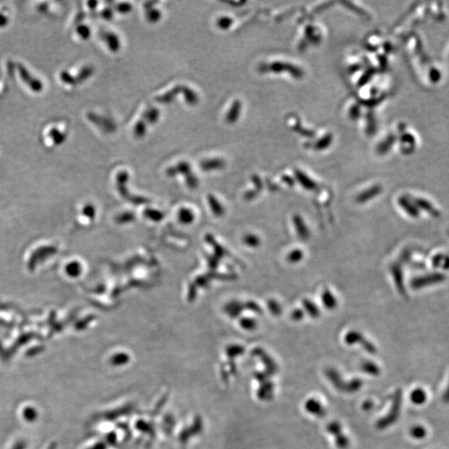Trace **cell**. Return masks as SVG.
<instances>
[{
	"mask_svg": "<svg viewBox=\"0 0 449 449\" xmlns=\"http://www.w3.org/2000/svg\"><path fill=\"white\" fill-rule=\"evenodd\" d=\"M267 305H268L269 310L274 316L280 315L282 313V307L276 300H270L267 303Z\"/></svg>",
	"mask_w": 449,
	"mask_h": 449,
	"instance_id": "cell-21",
	"label": "cell"
},
{
	"mask_svg": "<svg viewBox=\"0 0 449 449\" xmlns=\"http://www.w3.org/2000/svg\"><path fill=\"white\" fill-rule=\"evenodd\" d=\"M225 166V162L219 158H212L202 161L201 163V167L205 171H213V170H219L223 168Z\"/></svg>",
	"mask_w": 449,
	"mask_h": 449,
	"instance_id": "cell-14",
	"label": "cell"
},
{
	"mask_svg": "<svg viewBox=\"0 0 449 449\" xmlns=\"http://www.w3.org/2000/svg\"><path fill=\"white\" fill-rule=\"evenodd\" d=\"M242 327L247 330H254L257 328V322L251 318H243L241 321Z\"/></svg>",
	"mask_w": 449,
	"mask_h": 449,
	"instance_id": "cell-24",
	"label": "cell"
},
{
	"mask_svg": "<svg viewBox=\"0 0 449 449\" xmlns=\"http://www.w3.org/2000/svg\"><path fill=\"white\" fill-rule=\"evenodd\" d=\"M102 38L111 51L118 52L121 47V41L114 33L109 31L103 32L102 33Z\"/></svg>",
	"mask_w": 449,
	"mask_h": 449,
	"instance_id": "cell-11",
	"label": "cell"
},
{
	"mask_svg": "<svg viewBox=\"0 0 449 449\" xmlns=\"http://www.w3.org/2000/svg\"><path fill=\"white\" fill-rule=\"evenodd\" d=\"M303 257H304V252L300 249H295L287 255V260L292 264H296L301 261Z\"/></svg>",
	"mask_w": 449,
	"mask_h": 449,
	"instance_id": "cell-19",
	"label": "cell"
},
{
	"mask_svg": "<svg viewBox=\"0 0 449 449\" xmlns=\"http://www.w3.org/2000/svg\"><path fill=\"white\" fill-rule=\"evenodd\" d=\"M381 188L379 186H375V187L362 192L361 194H359L356 197V201L358 203L360 204L368 202V201H371V199L377 197L378 195L381 192Z\"/></svg>",
	"mask_w": 449,
	"mask_h": 449,
	"instance_id": "cell-13",
	"label": "cell"
},
{
	"mask_svg": "<svg viewBox=\"0 0 449 449\" xmlns=\"http://www.w3.org/2000/svg\"><path fill=\"white\" fill-rule=\"evenodd\" d=\"M160 112L156 108L150 107L145 111L141 119L137 122L134 127V135L137 138H142L146 134L149 125L155 124L160 118Z\"/></svg>",
	"mask_w": 449,
	"mask_h": 449,
	"instance_id": "cell-2",
	"label": "cell"
},
{
	"mask_svg": "<svg viewBox=\"0 0 449 449\" xmlns=\"http://www.w3.org/2000/svg\"><path fill=\"white\" fill-rule=\"evenodd\" d=\"M303 306L305 308L306 313L312 318H318L319 316L321 315V310L311 300L305 299L303 300Z\"/></svg>",
	"mask_w": 449,
	"mask_h": 449,
	"instance_id": "cell-16",
	"label": "cell"
},
{
	"mask_svg": "<svg viewBox=\"0 0 449 449\" xmlns=\"http://www.w3.org/2000/svg\"><path fill=\"white\" fill-rule=\"evenodd\" d=\"M254 355L258 357L261 360L262 363L264 364L266 371L270 376H274L277 374L279 371V366H278L276 362L274 360L273 358L269 355L268 353L266 352L263 349L257 348L254 350Z\"/></svg>",
	"mask_w": 449,
	"mask_h": 449,
	"instance_id": "cell-6",
	"label": "cell"
},
{
	"mask_svg": "<svg viewBox=\"0 0 449 449\" xmlns=\"http://www.w3.org/2000/svg\"><path fill=\"white\" fill-rule=\"evenodd\" d=\"M304 316H305V313H304L302 309H295V310L292 312V314H290V317H292V319L294 321H302Z\"/></svg>",
	"mask_w": 449,
	"mask_h": 449,
	"instance_id": "cell-26",
	"label": "cell"
},
{
	"mask_svg": "<svg viewBox=\"0 0 449 449\" xmlns=\"http://www.w3.org/2000/svg\"><path fill=\"white\" fill-rule=\"evenodd\" d=\"M230 23H231V21H230V19H229L228 18H226V17L221 18L219 20L217 21V25H218V27L221 28V29H223V30L227 29V28L230 26Z\"/></svg>",
	"mask_w": 449,
	"mask_h": 449,
	"instance_id": "cell-28",
	"label": "cell"
},
{
	"mask_svg": "<svg viewBox=\"0 0 449 449\" xmlns=\"http://www.w3.org/2000/svg\"><path fill=\"white\" fill-rule=\"evenodd\" d=\"M242 309H243L242 305L238 302L231 303L228 308L229 312H230V314L234 316V317L241 314V312L242 311Z\"/></svg>",
	"mask_w": 449,
	"mask_h": 449,
	"instance_id": "cell-25",
	"label": "cell"
},
{
	"mask_svg": "<svg viewBox=\"0 0 449 449\" xmlns=\"http://www.w3.org/2000/svg\"><path fill=\"white\" fill-rule=\"evenodd\" d=\"M325 377L330 382L335 389L344 393H355L361 389L363 382L361 379L355 378L350 380H344L340 373L336 368H328L325 371Z\"/></svg>",
	"mask_w": 449,
	"mask_h": 449,
	"instance_id": "cell-1",
	"label": "cell"
},
{
	"mask_svg": "<svg viewBox=\"0 0 449 449\" xmlns=\"http://www.w3.org/2000/svg\"><path fill=\"white\" fill-rule=\"evenodd\" d=\"M359 368L364 374L371 375V376H379L380 375V372H381V369H380L377 363H375L372 360H369V359L363 360L360 363Z\"/></svg>",
	"mask_w": 449,
	"mask_h": 449,
	"instance_id": "cell-12",
	"label": "cell"
},
{
	"mask_svg": "<svg viewBox=\"0 0 449 449\" xmlns=\"http://www.w3.org/2000/svg\"><path fill=\"white\" fill-rule=\"evenodd\" d=\"M176 172H183V174L187 176L190 186L195 187L197 185V177L194 176V174L192 173L189 163L181 162V163H179L177 165L174 166L167 170V173L172 175V176L176 174Z\"/></svg>",
	"mask_w": 449,
	"mask_h": 449,
	"instance_id": "cell-9",
	"label": "cell"
},
{
	"mask_svg": "<svg viewBox=\"0 0 449 449\" xmlns=\"http://www.w3.org/2000/svg\"><path fill=\"white\" fill-rule=\"evenodd\" d=\"M146 16H147V20L151 22V23H156L161 18V12L157 9H148V11L147 13H146Z\"/></svg>",
	"mask_w": 449,
	"mask_h": 449,
	"instance_id": "cell-23",
	"label": "cell"
},
{
	"mask_svg": "<svg viewBox=\"0 0 449 449\" xmlns=\"http://www.w3.org/2000/svg\"><path fill=\"white\" fill-rule=\"evenodd\" d=\"M255 377L260 383L258 398L262 401L270 402L273 400L275 394V385L270 379L271 376L267 372H258L255 374Z\"/></svg>",
	"mask_w": 449,
	"mask_h": 449,
	"instance_id": "cell-3",
	"label": "cell"
},
{
	"mask_svg": "<svg viewBox=\"0 0 449 449\" xmlns=\"http://www.w3.org/2000/svg\"><path fill=\"white\" fill-rule=\"evenodd\" d=\"M322 302H323L324 306L330 310L336 309L337 305H338V301H337L335 296H334V294L328 289H325L322 294Z\"/></svg>",
	"mask_w": 449,
	"mask_h": 449,
	"instance_id": "cell-15",
	"label": "cell"
},
{
	"mask_svg": "<svg viewBox=\"0 0 449 449\" xmlns=\"http://www.w3.org/2000/svg\"><path fill=\"white\" fill-rule=\"evenodd\" d=\"M243 241H244L245 244L247 245L250 247H252V248H256L260 245V238L257 235H252V234L246 235L243 238Z\"/></svg>",
	"mask_w": 449,
	"mask_h": 449,
	"instance_id": "cell-22",
	"label": "cell"
},
{
	"mask_svg": "<svg viewBox=\"0 0 449 449\" xmlns=\"http://www.w3.org/2000/svg\"><path fill=\"white\" fill-rule=\"evenodd\" d=\"M293 223L299 238L304 242L307 241L310 236V232L302 217H300V215H295L293 217Z\"/></svg>",
	"mask_w": 449,
	"mask_h": 449,
	"instance_id": "cell-10",
	"label": "cell"
},
{
	"mask_svg": "<svg viewBox=\"0 0 449 449\" xmlns=\"http://www.w3.org/2000/svg\"><path fill=\"white\" fill-rule=\"evenodd\" d=\"M304 407L308 413L315 416L317 418H323L327 414V410L324 404L316 398H310L306 400Z\"/></svg>",
	"mask_w": 449,
	"mask_h": 449,
	"instance_id": "cell-8",
	"label": "cell"
},
{
	"mask_svg": "<svg viewBox=\"0 0 449 449\" xmlns=\"http://www.w3.org/2000/svg\"><path fill=\"white\" fill-rule=\"evenodd\" d=\"M102 15H103L104 18H106V19H110V18L113 17V14H112V12H111L109 9L105 10V11L102 13Z\"/></svg>",
	"mask_w": 449,
	"mask_h": 449,
	"instance_id": "cell-31",
	"label": "cell"
},
{
	"mask_svg": "<svg viewBox=\"0 0 449 449\" xmlns=\"http://www.w3.org/2000/svg\"><path fill=\"white\" fill-rule=\"evenodd\" d=\"M240 110H241V103L239 102H235L233 104L231 109L228 112V114L226 116V121L232 123V122L236 121L238 116H239Z\"/></svg>",
	"mask_w": 449,
	"mask_h": 449,
	"instance_id": "cell-18",
	"label": "cell"
},
{
	"mask_svg": "<svg viewBox=\"0 0 449 449\" xmlns=\"http://www.w3.org/2000/svg\"><path fill=\"white\" fill-rule=\"evenodd\" d=\"M400 398L399 396V393H397V397H396L395 400H393V408L389 411V413H388V415L384 416V417L378 420L377 422H376L375 426H376L378 429L384 430V429H387L392 422H394L398 415V412H399V409H400Z\"/></svg>",
	"mask_w": 449,
	"mask_h": 449,
	"instance_id": "cell-7",
	"label": "cell"
},
{
	"mask_svg": "<svg viewBox=\"0 0 449 449\" xmlns=\"http://www.w3.org/2000/svg\"><path fill=\"white\" fill-rule=\"evenodd\" d=\"M131 6L129 5V4H127V3H123V4H121V5H118V11L120 12V13L126 14V13H128V12L131 11Z\"/></svg>",
	"mask_w": 449,
	"mask_h": 449,
	"instance_id": "cell-29",
	"label": "cell"
},
{
	"mask_svg": "<svg viewBox=\"0 0 449 449\" xmlns=\"http://www.w3.org/2000/svg\"><path fill=\"white\" fill-rule=\"evenodd\" d=\"M391 271H392V274H393V277H394L395 283L397 284L398 288L400 289H402V272H401L400 267H399V266H396V265H393V266L391 267Z\"/></svg>",
	"mask_w": 449,
	"mask_h": 449,
	"instance_id": "cell-20",
	"label": "cell"
},
{
	"mask_svg": "<svg viewBox=\"0 0 449 449\" xmlns=\"http://www.w3.org/2000/svg\"><path fill=\"white\" fill-rule=\"evenodd\" d=\"M345 343L350 346L360 344L363 350L367 351L368 354L375 355L377 353V349L375 345L371 341L366 339L360 332L357 330H350L348 332L345 336Z\"/></svg>",
	"mask_w": 449,
	"mask_h": 449,
	"instance_id": "cell-5",
	"label": "cell"
},
{
	"mask_svg": "<svg viewBox=\"0 0 449 449\" xmlns=\"http://www.w3.org/2000/svg\"><path fill=\"white\" fill-rule=\"evenodd\" d=\"M373 408H374V402L372 400H367L363 401V404H362V409L363 411L368 412V411L372 410Z\"/></svg>",
	"mask_w": 449,
	"mask_h": 449,
	"instance_id": "cell-30",
	"label": "cell"
},
{
	"mask_svg": "<svg viewBox=\"0 0 449 449\" xmlns=\"http://www.w3.org/2000/svg\"><path fill=\"white\" fill-rule=\"evenodd\" d=\"M246 307L248 308V309H250V310H251V311L255 312L256 314H262V312H263L260 305H258L256 303L253 302V301H249V302H247V304H246Z\"/></svg>",
	"mask_w": 449,
	"mask_h": 449,
	"instance_id": "cell-27",
	"label": "cell"
},
{
	"mask_svg": "<svg viewBox=\"0 0 449 449\" xmlns=\"http://www.w3.org/2000/svg\"><path fill=\"white\" fill-rule=\"evenodd\" d=\"M326 431L334 436V442L338 449H348L350 447V438L344 433L343 427L338 421H332L326 426Z\"/></svg>",
	"mask_w": 449,
	"mask_h": 449,
	"instance_id": "cell-4",
	"label": "cell"
},
{
	"mask_svg": "<svg viewBox=\"0 0 449 449\" xmlns=\"http://www.w3.org/2000/svg\"><path fill=\"white\" fill-rule=\"evenodd\" d=\"M297 179L300 181V184L303 186V188L305 189L309 190V191H314L317 189V185L314 181H311V179H309L307 176H305L301 172H298L296 174Z\"/></svg>",
	"mask_w": 449,
	"mask_h": 449,
	"instance_id": "cell-17",
	"label": "cell"
}]
</instances>
